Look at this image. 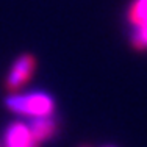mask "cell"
Listing matches in <instances>:
<instances>
[{
	"label": "cell",
	"instance_id": "cell-4",
	"mask_svg": "<svg viewBox=\"0 0 147 147\" xmlns=\"http://www.w3.org/2000/svg\"><path fill=\"white\" fill-rule=\"evenodd\" d=\"M5 147H39L24 122H13L5 131Z\"/></svg>",
	"mask_w": 147,
	"mask_h": 147
},
{
	"label": "cell",
	"instance_id": "cell-1",
	"mask_svg": "<svg viewBox=\"0 0 147 147\" xmlns=\"http://www.w3.org/2000/svg\"><path fill=\"white\" fill-rule=\"evenodd\" d=\"M5 107L17 114L30 117L50 116L55 108V100L45 92L13 94L5 99Z\"/></svg>",
	"mask_w": 147,
	"mask_h": 147
},
{
	"label": "cell",
	"instance_id": "cell-3",
	"mask_svg": "<svg viewBox=\"0 0 147 147\" xmlns=\"http://www.w3.org/2000/svg\"><path fill=\"white\" fill-rule=\"evenodd\" d=\"M34 67H36V59H34L33 55H28V53L20 55L14 61V64L11 66V71L6 77V82H5L6 88L11 91L20 88L31 77Z\"/></svg>",
	"mask_w": 147,
	"mask_h": 147
},
{
	"label": "cell",
	"instance_id": "cell-2",
	"mask_svg": "<svg viewBox=\"0 0 147 147\" xmlns=\"http://www.w3.org/2000/svg\"><path fill=\"white\" fill-rule=\"evenodd\" d=\"M131 25V45L147 50V0H133L127 13Z\"/></svg>",
	"mask_w": 147,
	"mask_h": 147
},
{
	"label": "cell",
	"instance_id": "cell-6",
	"mask_svg": "<svg viewBox=\"0 0 147 147\" xmlns=\"http://www.w3.org/2000/svg\"><path fill=\"white\" fill-rule=\"evenodd\" d=\"M82 147H88V146H82Z\"/></svg>",
	"mask_w": 147,
	"mask_h": 147
},
{
	"label": "cell",
	"instance_id": "cell-5",
	"mask_svg": "<svg viewBox=\"0 0 147 147\" xmlns=\"http://www.w3.org/2000/svg\"><path fill=\"white\" fill-rule=\"evenodd\" d=\"M28 130L33 136V139L38 144H42L47 139H50L52 136L58 130V122L53 116H39V117H31L28 122Z\"/></svg>",
	"mask_w": 147,
	"mask_h": 147
}]
</instances>
